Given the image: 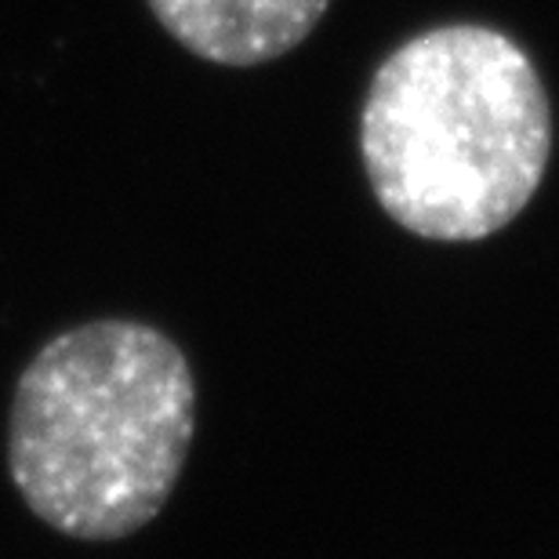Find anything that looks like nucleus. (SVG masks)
I'll return each mask as SVG.
<instances>
[{"instance_id":"nucleus-3","label":"nucleus","mask_w":559,"mask_h":559,"mask_svg":"<svg viewBox=\"0 0 559 559\" xmlns=\"http://www.w3.org/2000/svg\"><path fill=\"white\" fill-rule=\"evenodd\" d=\"M331 0H150L186 51L215 66H262L295 51Z\"/></svg>"},{"instance_id":"nucleus-2","label":"nucleus","mask_w":559,"mask_h":559,"mask_svg":"<svg viewBox=\"0 0 559 559\" xmlns=\"http://www.w3.org/2000/svg\"><path fill=\"white\" fill-rule=\"evenodd\" d=\"M193 429L186 353L150 323L92 320L44 342L19 374L8 468L48 527L120 542L167 506Z\"/></svg>"},{"instance_id":"nucleus-1","label":"nucleus","mask_w":559,"mask_h":559,"mask_svg":"<svg viewBox=\"0 0 559 559\" xmlns=\"http://www.w3.org/2000/svg\"><path fill=\"white\" fill-rule=\"evenodd\" d=\"M360 156L374 200L421 240L506 229L552 156V106L520 40L479 22L404 40L371 76Z\"/></svg>"}]
</instances>
